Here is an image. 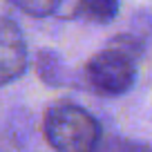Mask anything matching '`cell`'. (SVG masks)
<instances>
[{"label": "cell", "mask_w": 152, "mask_h": 152, "mask_svg": "<svg viewBox=\"0 0 152 152\" xmlns=\"http://www.w3.org/2000/svg\"><path fill=\"white\" fill-rule=\"evenodd\" d=\"M94 152H152V148L141 141L114 137V139H107V141H101Z\"/></svg>", "instance_id": "7"}, {"label": "cell", "mask_w": 152, "mask_h": 152, "mask_svg": "<svg viewBox=\"0 0 152 152\" xmlns=\"http://www.w3.org/2000/svg\"><path fill=\"white\" fill-rule=\"evenodd\" d=\"M36 72L47 85H65V81H67V69H65V65H63L61 56L49 52V49L38 52Z\"/></svg>", "instance_id": "5"}, {"label": "cell", "mask_w": 152, "mask_h": 152, "mask_svg": "<svg viewBox=\"0 0 152 152\" xmlns=\"http://www.w3.org/2000/svg\"><path fill=\"white\" fill-rule=\"evenodd\" d=\"M9 2L34 18H45V16H52L61 7L63 0H9Z\"/></svg>", "instance_id": "6"}, {"label": "cell", "mask_w": 152, "mask_h": 152, "mask_svg": "<svg viewBox=\"0 0 152 152\" xmlns=\"http://www.w3.org/2000/svg\"><path fill=\"white\" fill-rule=\"evenodd\" d=\"M43 132L56 152H94L103 134L94 114L69 101H58L47 107Z\"/></svg>", "instance_id": "1"}, {"label": "cell", "mask_w": 152, "mask_h": 152, "mask_svg": "<svg viewBox=\"0 0 152 152\" xmlns=\"http://www.w3.org/2000/svg\"><path fill=\"white\" fill-rule=\"evenodd\" d=\"M27 69V45L20 27L0 16V85H9Z\"/></svg>", "instance_id": "3"}, {"label": "cell", "mask_w": 152, "mask_h": 152, "mask_svg": "<svg viewBox=\"0 0 152 152\" xmlns=\"http://www.w3.org/2000/svg\"><path fill=\"white\" fill-rule=\"evenodd\" d=\"M76 16L96 25H107L119 14V0H78Z\"/></svg>", "instance_id": "4"}, {"label": "cell", "mask_w": 152, "mask_h": 152, "mask_svg": "<svg viewBox=\"0 0 152 152\" xmlns=\"http://www.w3.org/2000/svg\"><path fill=\"white\" fill-rule=\"evenodd\" d=\"M85 78L99 94L121 96L137 81V58L114 45H107L87 61Z\"/></svg>", "instance_id": "2"}]
</instances>
